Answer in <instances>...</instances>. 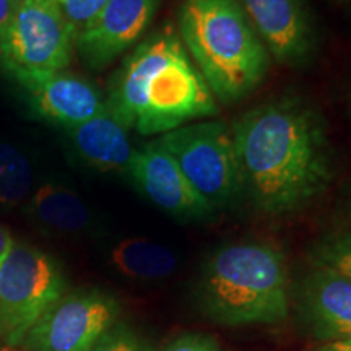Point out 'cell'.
Returning a JSON list of instances; mask_svg holds the SVG:
<instances>
[{
  "instance_id": "8fae6325",
  "label": "cell",
  "mask_w": 351,
  "mask_h": 351,
  "mask_svg": "<svg viewBox=\"0 0 351 351\" xmlns=\"http://www.w3.org/2000/svg\"><path fill=\"white\" fill-rule=\"evenodd\" d=\"M160 0H109L77 33L75 47L91 69H103L129 49L155 16Z\"/></svg>"
},
{
  "instance_id": "484cf974",
  "label": "cell",
  "mask_w": 351,
  "mask_h": 351,
  "mask_svg": "<svg viewBox=\"0 0 351 351\" xmlns=\"http://www.w3.org/2000/svg\"><path fill=\"white\" fill-rule=\"evenodd\" d=\"M350 217H351V212H350Z\"/></svg>"
},
{
  "instance_id": "3957f363",
  "label": "cell",
  "mask_w": 351,
  "mask_h": 351,
  "mask_svg": "<svg viewBox=\"0 0 351 351\" xmlns=\"http://www.w3.org/2000/svg\"><path fill=\"white\" fill-rule=\"evenodd\" d=\"M179 34L215 99L234 104L265 80L270 54L238 0H184Z\"/></svg>"
},
{
  "instance_id": "44dd1931",
  "label": "cell",
  "mask_w": 351,
  "mask_h": 351,
  "mask_svg": "<svg viewBox=\"0 0 351 351\" xmlns=\"http://www.w3.org/2000/svg\"><path fill=\"white\" fill-rule=\"evenodd\" d=\"M163 351H219L213 339L204 333H187L174 340Z\"/></svg>"
},
{
  "instance_id": "603a6c76",
  "label": "cell",
  "mask_w": 351,
  "mask_h": 351,
  "mask_svg": "<svg viewBox=\"0 0 351 351\" xmlns=\"http://www.w3.org/2000/svg\"><path fill=\"white\" fill-rule=\"evenodd\" d=\"M20 2L21 0H0V38L5 33L7 26L10 25Z\"/></svg>"
},
{
  "instance_id": "2e32d148",
  "label": "cell",
  "mask_w": 351,
  "mask_h": 351,
  "mask_svg": "<svg viewBox=\"0 0 351 351\" xmlns=\"http://www.w3.org/2000/svg\"><path fill=\"white\" fill-rule=\"evenodd\" d=\"M33 212L52 230L77 232L90 223V212L77 194L62 186L46 184L33 197Z\"/></svg>"
},
{
  "instance_id": "cb8c5ba5",
  "label": "cell",
  "mask_w": 351,
  "mask_h": 351,
  "mask_svg": "<svg viewBox=\"0 0 351 351\" xmlns=\"http://www.w3.org/2000/svg\"><path fill=\"white\" fill-rule=\"evenodd\" d=\"M13 244L15 243H13L10 232H8L3 226H0V265H2V262L5 261L8 252L12 251Z\"/></svg>"
},
{
  "instance_id": "9c48e42d",
  "label": "cell",
  "mask_w": 351,
  "mask_h": 351,
  "mask_svg": "<svg viewBox=\"0 0 351 351\" xmlns=\"http://www.w3.org/2000/svg\"><path fill=\"white\" fill-rule=\"evenodd\" d=\"M127 173L148 200L176 219L200 221L215 213L158 140L134 152Z\"/></svg>"
},
{
  "instance_id": "8992f818",
  "label": "cell",
  "mask_w": 351,
  "mask_h": 351,
  "mask_svg": "<svg viewBox=\"0 0 351 351\" xmlns=\"http://www.w3.org/2000/svg\"><path fill=\"white\" fill-rule=\"evenodd\" d=\"M75 38L56 0H21L0 38V60L16 80L62 72Z\"/></svg>"
},
{
  "instance_id": "5bb4252c",
  "label": "cell",
  "mask_w": 351,
  "mask_h": 351,
  "mask_svg": "<svg viewBox=\"0 0 351 351\" xmlns=\"http://www.w3.org/2000/svg\"><path fill=\"white\" fill-rule=\"evenodd\" d=\"M69 132L77 152L90 166L101 171L129 169L135 150L129 142L127 129L114 119L108 108Z\"/></svg>"
},
{
  "instance_id": "30bf717a",
  "label": "cell",
  "mask_w": 351,
  "mask_h": 351,
  "mask_svg": "<svg viewBox=\"0 0 351 351\" xmlns=\"http://www.w3.org/2000/svg\"><path fill=\"white\" fill-rule=\"evenodd\" d=\"M270 57L283 65L309 62L315 33L302 0H238Z\"/></svg>"
},
{
  "instance_id": "9a60e30c",
  "label": "cell",
  "mask_w": 351,
  "mask_h": 351,
  "mask_svg": "<svg viewBox=\"0 0 351 351\" xmlns=\"http://www.w3.org/2000/svg\"><path fill=\"white\" fill-rule=\"evenodd\" d=\"M116 269L130 278L160 280L178 269V256L166 245L147 238L121 241L111 252Z\"/></svg>"
},
{
  "instance_id": "ba28073f",
  "label": "cell",
  "mask_w": 351,
  "mask_h": 351,
  "mask_svg": "<svg viewBox=\"0 0 351 351\" xmlns=\"http://www.w3.org/2000/svg\"><path fill=\"white\" fill-rule=\"evenodd\" d=\"M119 304L101 291L60 298L26 335L34 351H91L117 322Z\"/></svg>"
},
{
  "instance_id": "4fadbf2b",
  "label": "cell",
  "mask_w": 351,
  "mask_h": 351,
  "mask_svg": "<svg viewBox=\"0 0 351 351\" xmlns=\"http://www.w3.org/2000/svg\"><path fill=\"white\" fill-rule=\"evenodd\" d=\"M302 313L317 339L351 340V280L314 267L301 289Z\"/></svg>"
},
{
  "instance_id": "52a82bcc",
  "label": "cell",
  "mask_w": 351,
  "mask_h": 351,
  "mask_svg": "<svg viewBox=\"0 0 351 351\" xmlns=\"http://www.w3.org/2000/svg\"><path fill=\"white\" fill-rule=\"evenodd\" d=\"M62 291V274L51 257L32 245L13 244L0 265V337L20 345Z\"/></svg>"
},
{
  "instance_id": "5b68a950",
  "label": "cell",
  "mask_w": 351,
  "mask_h": 351,
  "mask_svg": "<svg viewBox=\"0 0 351 351\" xmlns=\"http://www.w3.org/2000/svg\"><path fill=\"white\" fill-rule=\"evenodd\" d=\"M158 142L213 212L230 207L243 194L232 129L226 122H191L160 135Z\"/></svg>"
},
{
  "instance_id": "ac0fdd59",
  "label": "cell",
  "mask_w": 351,
  "mask_h": 351,
  "mask_svg": "<svg viewBox=\"0 0 351 351\" xmlns=\"http://www.w3.org/2000/svg\"><path fill=\"white\" fill-rule=\"evenodd\" d=\"M32 169L28 161L0 169V205H16L32 191Z\"/></svg>"
},
{
  "instance_id": "e0dca14e",
  "label": "cell",
  "mask_w": 351,
  "mask_h": 351,
  "mask_svg": "<svg viewBox=\"0 0 351 351\" xmlns=\"http://www.w3.org/2000/svg\"><path fill=\"white\" fill-rule=\"evenodd\" d=\"M314 267L328 269L351 280V231L326 236L311 252Z\"/></svg>"
},
{
  "instance_id": "d4e9b609",
  "label": "cell",
  "mask_w": 351,
  "mask_h": 351,
  "mask_svg": "<svg viewBox=\"0 0 351 351\" xmlns=\"http://www.w3.org/2000/svg\"><path fill=\"white\" fill-rule=\"evenodd\" d=\"M319 351H351V340H339V341H328Z\"/></svg>"
},
{
  "instance_id": "6da1fadb",
  "label": "cell",
  "mask_w": 351,
  "mask_h": 351,
  "mask_svg": "<svg viewBox=\"0 0 351 351\" xmlns=\"http://www.w3.org/2000/svg\"><path fill=\"white\" fill-rule=\"evenodd\" d=\"M231 129L243 192L258 212L271 217L295 213L332 182L327 124L300 96L258 104Z\"/></svg>"
},
{
  "instance_id": "7402d4cb",
  "label": "cell",
  "mask_w": 351,
  "mask_h": 351,
  "mask_svg": "<svg viewBox=\"0 0 351 351\" xmlns=\"http://www.w3.org/2000/svg\"><path fill=\"white\" fill-rule=\"evenodd\" d=\"M26 158L15 147L7 143H0V169H8L13 166L25 163Z\"/></svg>"
},
{
  "instance_id": "ffe728a7",
  "label": "cell",
  "mask_w": 351,
  "mask_h": 351,
  "mask_svg": "<svg viewBox=\"0 0 351 351\" xmlns=\"http://www.w3.org/2000/svg\"><path fill=\"white\" fill-rule=\"evenodd\" d=\"M109 0H56L65 20L78 33L106 7Z\"/></svg>"
},
{
  "instance_id": "7c38bea8",
  "label": "cell",
  "mask_w": 351,
  "mask_h": 351,
  "mask_svg": "<svg viewBox=\"0 0 351 351\" xmlns=\"http://www.w3.org/2000/svg\"><path fill=\"white\" fill-rule=\"evenodd\" d=\"M44 119L73 129L106 111V99L83 78L57 72L19 78Z\"/></svg>"
},
{
  "instance_id": "277c9868",
  "label": "cell",
  "mask_w": 351,
  "mask_h": 351,
  "mask_svg": "<svg viewBox=\"0 0 351 351\" xmlns=\"http://www.w3.org/2000/svg\"><path fill=\"white\" fill-rule=\"evenodd\" d=\"M205 313L221 326H274L289 311L283 252L265 243L223 245L207 258L200 278Z\"/></svg>"
},
{
  "instance_id": "7a4b0ae2",
  "label": "cell",
  "mask_w": 351,
  "mask_h": 351,
  "mask_svg": "<svg viewBox=\"0 0 351 351\" xmlns=\"http://www.w3.org/2000/svg\"><path fill=\"white\" fill-rule=\"evenodd\" d=\"M124 129L165 135L217 116V99L171 26L145 39L127 57L106 99Z\"/></svg>"
},
{
  "instance_id": "d6986e66",
  "label": "cell",
  "mask_w": 351,
  "mask_h": 351,
  "mask_svg": "<svg viewBox=\"0 0 351 351\" xmlns=\"http://www.w3.org/2000/svg\"><path fill=\"white\" fill-rule=\"evenodd\" d=\"M91 351H153L147 341H143L137 333L121 324H114L104 333Z\"/></svg>"
}]
</instances>
